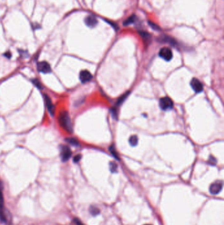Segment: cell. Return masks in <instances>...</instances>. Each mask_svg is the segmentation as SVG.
Wrapping results in <instances>:
<instances>
[{"instance_id": "cell-22", "label": "cell", "mask_w": 224, "mask_h": 225, "mask_svg": "<svg viewBox=\"0 0 224 225\" xmlns=\"http://www.w3.org/2000/svg\"><path fill=\"white\" fill-rule=\"evenodd\" d=\"M149 23V24L151 25V27L152 28H154V29H157L158 28V27H157V25L156 24H154V23Z\"/></svg>"}, {"instance_id": "cell-15", "label": "cell", "mask_w": 224, "mask_h": 225, "mask_svg": "<svg viewBox=\"0 0 224 225\" xmlns=\"http://www.w3.org/2000/svg\"><path fill=\"white\" fill-rule=\"evenodd\" d=\"M89 212L92 215L96 216L99 214L100 211L97 207H96L95 206H91V207L89 208Z\"/></svg>"}, {"instance_id": "cell-18", "label": "cell", "mask_w": 224, "mask_h": 225, "mask_svg": "<svg viewBox=\"0 0 224 225\" xmlns=\"http://www.w3.org/2000/svg\"><path fill=\"white\" fill-rule=\"evenodd\" d=\"M32 82L33 83V84L37 87V88H42V84H41V83H39V81L38 80H36V79H33L32 80Z\"/></svg>"}, {"instance_id": "cell-19", "label": "cell", "mask_w": 224, "mask_h": 225, "mask_svg": "<svg viewBox=\"0 0 224 225\" xmlns=\"http://www.w3.org/2000/svg\"><path fill=\"white\" fill-rule=\"evenodd\" d=\"M110 151L112 153V154H113V155L114 156V157L116 158V159H118V156H117V153H116V150H115L114 147L113 146H112V147H110Z\"/></svg>"}, {"instance_id": "cell-10", "label": "cell", "mask_w": 224, "mask_h": 225, "mask_svg": "<svg viewBox=\"0 0 224 225\" xmlns=\"http://www.w3.org/2000/svg\"><path fill=\"white\" fill-rule=\"evenodd\" d=\"M45 104H46L47 106V109L49 112V114L53 116L54 115L55 113V106L53 104V102L52 101V100L50 99L49 97L47 95H45Z\"/></svg>"}, {"instance_id": "cell-2", "label": "cell", "mask_w": 224, "mask_h": 225, "mask_svg": "<svg viewBox=\"0 0 224 225\" xmlns=\"http://www.w3.org/2000/svg\"><path fill=\"white\" fill-rule=\"evenodd\" d=\"M0 220H1L2 222L3 223H6L7 221L6 209H5L4 207V200L2 192V185L1 182H0Z\"/></svg>"}, {"instance_id": "cell-4", "label": "cell", "mask_w": 224, "mask_h": 225, "mask_svg": "<svg viewBox=\"0 0 224 225\" xmlns=\"http://www.w3.org/2000/svg\"><path fill=\"white\" fill-rule=\"evenodd\" d=\"M71 155H72V151H71L69 147L67 146H62L60 147V157L63 161H68Z\"/></svg>"}, {"instance_id": "cell-9", "label": "cell", "mask_w": 224, "mask_h": 225, "mask_svg": "<svg viewBox=\"0 0 224 225\" xmlns=\"http://www.w3.org/2000/svg\"><path fill=\"white\" fill-rule=\"evenodd\" d=\"M93 78V76L89 71L87 70H81L80 73V79L82 83H87Z\"/></svg>"}, {"instance_id": "cell-20", "label": "cell", "mask_w": 224, "mask_h": 225, "mask_svg": "<svg viewBox=\"0 0 224 225\" xmlns=\"http://www.w3.org/2000/svg\"><path fill=\"white\" fill-rule=\"evenodd\" d=\"M73 222L75 223L76 225H84L82 223H81L78 219H74L73 220Z\"/></svg>"}, {"instance_id": "cell-5", "label": "cell", "mask_w": 224, "mask_h": 225, "mask_svg": "<svg viewBox=\"0 0 224 225\" xmlns=\"http://www.w3.org/2000/svg\"><path fill=\"white\" fill-rule=\"evenodd\" d=\"M159 56L165 61H169L172 59L173 53L169 48H162L159 52Z\"/></svg>"}, {"instance_id": "cell-7", "label": "cell", "mask_w": 224, "mask_h": 225, "mask_svg": "<svg viewBox=\"0 0 224 225\" xmlns=\"http://www.w3.org/2000/svg\"><path fill=\"white\" fill-rule=\"evenodd\" d=\"M37 69L39 72L44 74L49 73L52 71L49 64L46 61H42V62L38 63L37 65Z\"/></svg>"}, {"instance_id": "cell-14", "label": "cell", "mask_w": 224, "mask_h": 225, "mask_svg": "<svg viewBox=\"0 0 224 225\" xmlns=\"http://www.w3.org/2000/svg\"><path fill=\"white\" fill-rule=\"evenodd\" d=\"M66 141H67L68 144L73 145L74 146H79V142H78V140L75 138H68L66 139Z\"/></svg>"}, {"instance_id": "cell-17", "label": "cell", "mask_w": 224, "mask_h": 225, "mask_svg": "<svg viewBox=\"0 0 224 225\" xmlns=\"http://www.w3.org/2000/svg\"><path fill=\"white\" fill-rule=\"evenodd\" d=\"M110 169L113 172H116L117 171V165L115 163H110Z\"/></svg>"}, {"instance_id": "cell-6", "label": "cell", "mask_w": 224, "mask_h": 225, "mask_svg": "<svg viewBox=\"0 0 224 225\" xmlns=\"http://www.w3.org/2000/svg\"><path fill=\"white\" fill-rule=\"evenodd\" d=\"M223 188V183L222 181H216L212 183L210 186V192L213 195H217L220 193Z\"/></svg>"}, {"instance_id": "cell-11", "label": "cell", "mask_w": 224, "mask_h": 225, "mask_svg": "<svg viewBox=\"0 0 224 225\" xmlns=\"http://www.w3.org/2000/svg\"><path fill=\"white\" fill-rule=\"evenodd\" d=\"M97 20L93 15H89L85 19V23L90 28L95 27L97 24Z\"/></svg>"}, {"instance_id": "cell-12", "label": "cell", "mask_w": 224, "mask_h": 225, "mask_svg": "<svg viewBox=\"0 0 224 225\" xmlns=\"http://www.w3.org/2000/svg\"><path fill=\"white\" fill-rule=\"evenodd\" d=\"M160 41H162V42H165V43H168L172 45H176V41L173 38L169 37L168 36H164L163 38H160Z\"/></svg>"}, {"instance_id": "cell-8", "label": "cell", "mask_w": 224, "mask_h": 225, "mask_svg": "<svg viewBox=\"0 0 224 225\" xmlns=\"http://www.w3.org/2000/svg\"><path fill=\"white\" fill-rule=\"evenodd\" d=\"M191 86L196 93H200L203 90V85L199 80L197 79H193L191 81Z\"/></svg>"}, {"instance_id": "cell-21", "label": "cell", "mask_w": 224, "mask_h": 225, "mask_svg": "<svg viewBox=\"0 0 224 225\" xmlns=\"http://www.w3.org/2000/svg\"><path fill=\"white\" fill-rule=\"evenodd\" d=\"M81 155H76L74 157V162H75V163H78L80 160V159H81Z\"/></svg>"}, {"instance_id": "cell-16", "label": "cell", "mask_w": 224, "mask_h": 225, "mask_svg": "<svg viewBox=\"0 0 224 225\" xmlns=\"http://www.w3.org/2000/svg\"><path fill=\"white\" fill-rule=\"evenodd\" d=\"M135 20V15H132V16H131L128 19H126L125 20V21L124 22V24L126 25V26H128V25H129V24H130L131 23H134Z\"/></svg>"}, {"instance_id": "cell-3", "label": "cell", "mask_w": 224, "mask_h": 225, "mask_svg": "<svg viewBox=\"0 0 224 225\" xmlns=\"http://www.w3.org/2000/svg\"><path fill=\"white\" fill-rule=\"evenodd\" d=\"M159 105L161 109L164 111H167L173 108L174 103H173L172 100L169 98V97H164V98H162L160 100Z\"/></svg>"}, {"instance_id": "cell-13", "label": "cell", "mask_w": 224, "mask_h": 225, "mask_svg": "<svg viewBox=\"0 0 224 225\" xmlns=\"http://www.w3.org/2000/svg\"><path fill=\"white\" fill-rule=\"evenodd\" d=\"M129 142L131 146H135L137 144V143H138V138L135 135L131 136L129 139Z\"/></svg>"}, {"instance_id": "cell-24", "label": "cell", "mask_w": 224, "mask_h": 225, "mask_svg": "<svg viewBox=\"0 0 224 225\" xmlns=\"http://www.w3.org/2000/svg\"><path fill=\"white\" fill-rule=\"evenodd\" d=\"M145 225H151V224H145Z\"/></svg>"}, {"instance_id": "cell-23", "label": "cell", "mask_w": 224, "mask_h": 225, "mask_svg": "<svg viewBox=\"0 0 224 225\" xmlns=\"http://www.w3.org/2000/svg\"><path fill=\"white\" fill-rule=\"evenodd\" d=\"M5 55H6V57H7L8 58H10V57H11V53H6V54H5Z\"/></svg>"}, {"instance_id": "cell-1", "label": "cell", "mask_w": 224, "mask_h": 225, "mask_svg": "<svg viewBox=\"0 0 224 225\" xmlns=\"http://www.w3.org/2000/svg\"><path fill=\"white\" fill-rule=\"evenodd\" d=\"M59 122L64 130L68 132H73V125L70 116L67 111H62L59 116Z\"/></svg>"}]
</instances>
